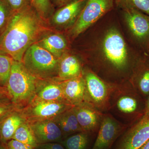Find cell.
Segmentation results:
<instances>
[{
    "instance_id": "8",
    "label": "cell",
    "mask_w": 149,
    "mask_h": 149,
    "mask_svg": "<svg viewBox=\"0 0 149 149\" xmlns=\"http://www.w3.org/2000/svg\"><path fill=\"white\" fill-rule=\"evenodd\" d=\"M73 107L63 102L48 101L34 98L26 106L20 109L25 120L30 123L53 119L59 114Z\"/></svg>"
},
{
    "instance_id": "7",
    "label": "cell",
    "mask_w": 149,
    "mask_h": 149,
    "mask_svg": "<svg viewBox=\"0 0 149 149\" xmlns=\"http://www.w3.org/2000/svg\"><path fill=\"white\" fill-rule=\"evenodd\" d=\"M114 0H87L85 6L70 31L75 38L92 24L114 9Z\"/></svg>"
},
{
    "instance_id": "1",
    "label": "cell",
    "mask_w": 149,
    "mask_h": 149,
    "mask_svg": "<svg viewBox=\"0 0 149 149\" xmlns=\"http://www.w3.org/2000/svg\"><path fill=\"white\" fill-rule=\"evenodd\" d=\"M42 19L31 4L13 12L0 35V52L22 62L27 49L47 30Z\"/></svg>"
},
{
    "instance_id": "22",
    "label": "cell",
    "mask_w": 149,
    "mask_h": 149,
    "mask_svg": "<svg viewBox=\"0 0 149 149\" xmlns=\"http://www.w3.org/2000/svg\"><path fill=\"white\" fill-rule=\"evenodd\" d=\"M35 148L38 145L30 124L25 121L17 129L12 139Z\"/></svg>"
},
{
    "instance_id": "24",
    "label": "cell",
    "mask_w": 149,
    "mask_h": 149,
    "mask_svg": "<svg viewBox=\"0 0 149 149\" xmlns=\"http://www.w3.org/2000/svg\"><path fill=\"white\" fill-rule=\"evenodd\" d=\"M13 61L10 56L0 52V88H6Z\"/></svg>"
},
{
    "instance_id": "6",
    "label": "cell",
    "mask_w": 149,
    "mask_h": 149,
    "mask_svg": "<svg viewBox=\"0 0 149 149\" xmlns=\"http://www.w3.org/2000/svg\"><path fill=\"white\" fill-rule=\"evenodd\" d=\"M102 49L107 61L118 71L129 67L130 60L123 37L116 29L109 30L104 37Z\"/></svg>"
},
{
    "instance_id": "20",
    "label": "cell",
    "mask_w": 149,
    "mask_h": 149,
    "mask_svg": "<svg viewBox=\"0 0 149 149\" xmlns=\"http://www.w3.org/2000/svg\"><path fill=\"white\" fill-rule=\"evenodd\" d=\"M53 120L58 125L65 139L75 133L83 132L77 121L73 107L59 114Z\"/></svg>"
},
{
    "instance_id": "28",
    "label": "cell",
    "mask_w": 149,
    "mask_h": 149,
    "mask_svg": "<svg viewBox=\"0 0 149 149\" xmlns=\"http://www.w3.org/2000/svg\"><path fill=\"white\" fill-rule=\"evenodd\" d=\"M13 12L19 10L28 5L31 4V0H5Z\"/></svg>"
},
{
    "instance_id": "26",
    "label": "cell",
    "mask_w": 149,
    "mask_h": 149,
    "mask_svg": "<svg viewBox=\"0 0 149 149\" xmlns=\"http://www.w3.org/2000/svg\"><path fill=\"white\" fill-rule=\"evenodd\" d=\"M31 4L42 19L48 18L53 12L51 0H31Z\"/></svg>"
},
{
    "instance_id": "3",
    "label": "cell",
    "mask_w": 149,
    "mask_h": 149,
    "mask_svg": "<svg viewBox=\"0 0 149 149\" xmlns=\"http://www.w3.org/2000/svg\"><path fill=\"white\" fill-rule=\"evenodd\" d=\"M110 105V109H113L131 125L145 114L146 100L131 84L127 87L114 86Z\"/></svg>"
},
{
    "instance_id": "2",
    "label": "cell",
    "mask_w": 149,
    "mask_h": 149,
    "mask_svg": "<svg viewBox=\"0 0 149 149\" xmlns=\"http://www.w3.org/2000/svg\"><path fill=\"white\" fill-rule=\"evenodd\" d=\"M22 62L13 61L6 87L9 99L18 108H23L35 98L37 82Z\"/></svg>"
},
{
    "instance_id": "29",
    "label": "cell",
    "mask_w": 149,
    "mask_h": 149,
    "mask_svg": "<svg viewBox=\"0 0 149 149\" xmlns=\"http://www.w3.org/2000/svg\"><path fill=\"white\" fill-rule=\"evenodd\" d=\"M16 107L8 98L0 99V118Z\"/></svg>"
},
{
    "instance_id": "9",
    "label": "cell",
    "mask_w": 149,
    "mask_h": 149,
    "mask_svg": "<svg viewBox=\"0 0 149 149\" xmlns=\"http://www.w3.org/2000/svg\"><path fill=\"white\" fill-rule=\"evenodd\" d=\"M130 34L141 47L147 50L149 46V15L136 9H120Z\"/></svg>"
},
{
    "instance_id": "21",
    "label": "cell",
    "mask_w": 149,
    "mask_h": 149,
    "mask_svg": "<svg viewBox=\"0 0 149 149\" xmlns=\"http://www.w3.org/2000/svg\"><path fill=\"white\" fill-rule=\"evenodd\" d=\"M40 45L57 58L60 59L66 50L67 42L65 39L61 35L51 34L44 37L41 40Z\"/></svg>"
},
{
    "instance_id": "35",
    "label": "cell",
    "mask_w": 149,
    "mask_h": 149,
    "mask_svg": "<svg viewBox=\"0 0 149 149\" xmlns=\"http://www.w3.org/2000/svg\"><path fill=\"white\" fill-rule=\"evenodd\" d=\"M139 149H149V139Z\"/></svg>"
},
{
    "instance_id": "37",
    "label": "cell",
    "mask_w": 149,
    "mask_h": 149,
    "mask_svg": "<svg viewBox=\"0 0 149 149\" xmlns=\"http://www.w3.org/2000/svg\"><path fill=\"white\" fill-rule=\"evenodd\" d=\"M148 56L149 57V46L148 47Z\"/></svg>"
},
{
    "instance_id": "36",
    "label": "cell",
    "mask_w": 149,
    "mask_h": 149,
    "mask_svg": "<svg viewBox=\"0 0 149 149\" xmlns=\"http://www.w3.org/2000/svg\"><path fill=\"white\" fill-rule=\"evenodd\" d=\"M0 149H8L6 144L2 143L1 144H0Z\"/></svg>"
},
{
    "instance_id": "18",
    "label": "cell",
    "mask_w": 149,
    "mask_h": 149,
    "mask_svg": "<svg viewBox=\"0 0 149 149\" xmlns=\"http://www.w3.org/2000/svg\"><path fill=\"white\" fill-rule=\"evenodd\" d=\"M131 84L146 101L149 94V56L148 60L144 58L133 69Z\"/></svg>"
},
{
    "instance_id": "11",
    "label": "cell",
    "mask_w": 149,
    "mask_h": 149,
    "mask_svg": "<svg viewBox=\"0 0 149 149\" xmlns=\"http://www.w3.org/2000/svg\"><path fill=\"white\" fill-rule=\"evenodd\" d=\"M149 139V114L130 125L120 140L118 149H139Z\"/></svg>"
},
{
    "instance_id": "31",
    "label": "cell",
    "mask_w": 149,
    "mask_h": 149,
    "mask_svg": "<svg viewBox=\"0 0 149 149\" xmlns=\"http://www.w3.org/2000/svg\"><path fill=\"white\" fill-rule=\"evenodd\" d=\"M34 149H65L62 144L54 142L39 144Z\"/></svg>"
},
{
    "instance_id": "4",
    "label": "cell",
    "mask_w": 149,
    "mask_h": 149,
    "mask_svg": "<svg viewBox=\"0 0 149 149\" xmlns=\"http://www.w3.org/2000/svg\"><path fill=\"white\" fill-rule=\"evenodd\" d=\"M59 59L40 45L34 43L25 52L22 62L35 77L44 80L54 79L55 75L56 77Z\"/></svg>"
},
{
    "instance_id": "27",
    "label": "cell",
    "mask_w": 149,
    "mask_h": 149,
    "mask_svg": "<svg viewBox=\"0 0 149 149\" xmlns=\"http://www.w3.org/2000/svg\"><path fill=\"white\" fill-rule=\"evenodd\" d=\"M13 11L5 0H0V32H3Z\"/></svg>"
},
{
    "instance_id": "32",
    "label": "cell",
    "mask_w": 149,
    "mask_h": 149,
    "mask_svg": "<svg viewBox=\"0 0 149 149\" xmlns=\"http://www.w3.org/2000/svg\"><path fill=\"white\" fill-rule=\"evenodd\" d=\"M74 1L75 0H51V1L52 3L53 2L54 4L61 7Z\"/></svg>"
},
{
    "instance_id": "25",
    "label": "cell",
    "mask_w": 149,
    "mask_h": 149,
    "mask_svg": "<svg viewBox=\"0 0 149 149\" xmlns=\"http://www.w3.org/2000/svg\"><path fill=\"white\" fill-rule=\"evenodd\" d=\"M114 4L120 9L135 8L149 15V0H114Z\"/></svg>"
},
{
    "instance_id": "10",
    "label": "cell",
    "mask_w": 149,
    "mask_h": 149,
    "mask_svg": "<svg viewBox=\"0 0 149 149\" xmlns=\"http://www.w3.org/2000/svg\"><path fill=\"white\" fill-rule=\"evenodd\" d=\"M125 128L110 115L103 114L92 149H109Z\"/></svg>"
},
{
    "instance_id": "30",
    "label": "cell",
    "mask_w": 149,
    "mask_h": 149,
    "mask_svg": "<svg viewBox=\"0 0 149 149\" xmlns=\"http://www.w3.org/2000/svg\"><path fill=\"white\" fill-rule=\"evenodd\" d=\"M6 145L8 149H34L32 147L14 139L10 140Z\"/></svg>"
},
{
    "instance_id": "17",
    "label": "cell",
    "mask_w": 149,
    "mask_h": 149,
    "mask_svg": "<svg viewBox=\"0 0 149 149\" xmlns=\"http://www.w3.org/2000/svg\"><path fill=\"white\" fill-rule=\"evenodd\" d=\"M87 0H75L61 7L54 13L53 22L58 26H66L76 21Z\"/></svg>"
},
{
    "instance_id": "12",
    "label": "cell",
    "mask_w": 149,
    "mask_h": 149,
    "mask_svg": "<svg viewBox=\"0 0 149 149\" xmlns=\"http://www.w3.org/2000/svg\"><path fill=\"white\" fill-rule=\"evenodd\" d=\"M77 121L83 132H95L100 128L102 112L86 102L73 107Z\"/></svg>"
},
{
    "instance_id": "19",
    "label": "cell",
    "mask_w": 149,
    "mask_h": 149,
    "mask_svg": "<svg viewBox=\"0 0 149 149\" xmlns=\"http://www.w3.org/2000/svg\"><path fill=\"white\" fill-rule=\"evenodd\" d=\"M82 74V67L78 59L73 56L66 55L60 59L57 76L55 79L58 81H65Z\"/></svg>"
},
{
    "instance_id": "14",
    "label": "cell",
    "mask_w": 149,
    "mask_h": 149,
    "mask_svg": "<svg viewBox=\"0 0 149 149\" xmlns=\"http://www.w3.org/2000/svg\"><path fill=\"white\" fill-rule=\"evenodd\" d=\"M46 80H38L34 98L42 100L63 102L68 104L65 99L61 81H57L54 79Z\"/></svg>"
},
{
    "instance_id": "33",
    "label": "cell",
    "mask_w": 149,
    "mask_h": 149,
    "mask_svg": "<svg viewBox=\"0 0 149 149\" xmlns=\"http://www.w3.org/2000/svg\"><path fill=\"white\" fill-rule=\"evenodd\" d=\"M5 98H8L6 88H0V99Z\"/></svg>"
},
{
    "instance_id": "23",
    "label": "cell",
    "mask_w": 149,
    "mask_h": 149,
    "mask_svg": "<svg viewBox=\"0 0 149 149\" xmlns=\"http://www.w3.org/2000/svg\"><path fill=\"white\" fill-rule=\"evenodd\" d=\"M89 141V133L81 132L67 137L61 143L65 149H86Z\"/></svg>"
},
{
    "instance_id": "16",
    "label": "cell",
    "mask_w": 149,
    "mask_h": 149,
    "mask_svg": "<svg viewBox=\"0 0 149 149\" xmlns=\"http://www.w3.org/2000/svg\"><path fill=\"white\" fill-rule=\"evenodd\" d=\"M65 99L72 106L85 102V83L83 74L80 76L61 81Z\"/></svg>"
},
{
    "instance_id": "13",
    "label": "cell",
    "mask_w": 149,
    "mask_h": 149,
    "mask_svg": "<svg viewBox=\"0 0 149 149\" xmlns=\"http://www.w3.org/2000/svg\"><path fill=\"white\" fill-rule=\"evenodd\" d=\"M29 124L38 144L62 142L63 138L61 130L53 119Z\"/></svg>"
},
{
    "instance_id": "34",
    "label": "cell",
    "mask_w": 149,
    "mask_h": 149,
    "mask_svg": "<svg viewBox=\"0 0 149 149\" xmlns=\"http://www.w3.org/2000/svg\"><path fill=\"white\" fill-rule=\"evenodd\" d=\"M149 114V94L146 101L145 106V114Z\"/></svg>"
},
{
    "instance_id": "5",
    "label": "cell",
    "mask_w": 149,
    "mask_h": 149,
    "mask_svg": "<svg viewBox=\"0 0 149 149\" xmlns=\"http://www.w3.org/2000/svg\"><path fill=\"white\" fill-rule=\"evenodd\" d=\"M83 75L85 83V102L102 112L110 110L114 86L104 82L91 70H85Z\"/></svg>"
},
{
    "instance_id": "15",
    "label": "cell",
    "mask_w": 149,
    "mask_h": 149,
    "mask_svg": "<svg viewBox=\"0 0 149 149\" xmlns=\"http://www.w3.org/2000/svg\"><path fill=\"white\" fill-rule=\"evenodd\" d=\"M21 109L16 107L0 118V141L6 144L12 139L17 129L25 122Z\"/></svg>"
}]
</instances>
